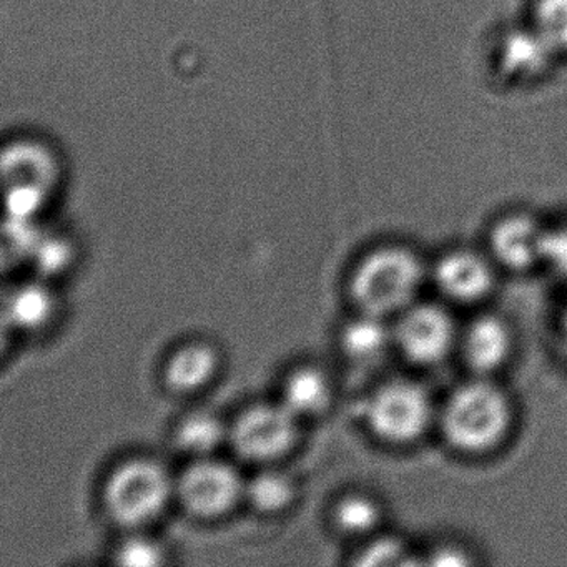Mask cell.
I'll use <instances>...</instances> for the list:
<instances>
[{
  "instance_id": "cell-1",
  "label": "cell",
  "mask_w": 567,
  "mask_h": 567,
  "mask_svg": "<svg viewBox=\"0 0 567 567\" xmlns=\"http://www.w3.org/2000/svg\"><path fill=\"white\" fill-rule=\"evenodd\" d=\"M441 430L454 450L486 453L503 443L513 424L509 398L481 377L461 384L441 410Z\"/></svg>"
},
{
  "instance_id": "cell-13",
  "label": "cell",
  "mask_w": 567,
  "mask_h": 567,
  "mask_svg": "<svg viewBox=\"0 0 567 567\" xmlns=\"http://www.w3.org/2000/svg\"><path fill=\"white\" fill-rule=\"evenodd\" d=\"M217 368L218 354L210 344H185L165 364V383L177 393H194L215 377Z\"/></svg>"
},
{
  "instance_id": "cell-20",
  "label": "cell",
  "mask_w": 567,
  "mask_h": 567,
  "mask_svg": "<svg viewBox=\"0 0 567 567\" xmlns=\"http://www.w3.org/2000/svg\"><path fill=\"white\" fill-rule=\"evenodd\" d=\"M115 563L127 567H154L165 563L161 544L148 537L135 536L124 540L115 550Z\"/></svg>"
},
{
  "instance_id": "cell-8",
  "label": "cell",
  "mask_w": 567,
  "mask_h": 567,
  "mask_svg": "<svg viewBox=\"0 0 567 567\" xmlns=\"http://www.w3.org/2000/svg\"><path fill=\"white\" fill-rule=\"evenodd\" d=\"M185 509L198 517L228 513L245 494V483L235 467L210 457L195 460L175 483Z\"/></svg>"
},
{
  "instance_id": "cell-16",
  "label": "cell",
  "mask_w": 567,
  "mask_h": 567,
  "mask_svg": "<svg viewBox=\"0 0 567 567\" xmlns=\"http://www.w3.org/2000/svg\"><path fill=\"white\" fill-rule=\"evenodd\" d=\"M524 21L560 61H567V0H529Z\"/></svg>"
},
{
  "instance_id": "cell-24",
  "label": "cell",
  "mask_w": 567,
  "mask_h": 567,
  "mask_svg": "<svg viewBox=\"0 0 567 567\" xmlns=\"http://www.w3.org/2000/svg\"><path fill=\"white\" fill-rule=\"evenodd\" d=\"M560 324H563V328H560V330H563L564 343H566L567 348V307L566 310H564L563 321H560Z\"/></svg>"
},
{
  "instance_id": "cell-15",
  "label": "cell",
  "mask_w": 567,
  "mask_h": 567,
  "mask_svg": "<svg viewBox=\"0 0 567 567\" xmlns=\"http://www.w3.org/2000/svg\"><path fill=\"white\" fill-rule=\"evenodd\" d=\"M230 436V430H227L220 417L212 413L188 414L175 431V443L185 453L190 456L210 457L212 453Z\"/></svg>"
},
{
  "instance_id": "cell-22",
  "label": "cell",
  "mask_w": 567,
  "mask_h": 567,
  "mask_svg": "<svg viewBox=\"0 0 567 567\" xmlns=\"http://www.w3.org/2000/svg\"><path fill=\"white\" fill-rule=\"evenodd\" d=\"M71 247L65 241L58 240V238L41 241L32 248L35 264L42 271H49V274H58L62 268L68 267L69 261H71Z\"/></svg>"
},
{
  "instance_id": "cell-14",
  "label": "cell",
  "mask_w": 567,
  "mask_h": 567,
  "mask_svg": "<svg viewBox=\"0 0 567 567\" xmlns=\"http://www.w3.org/2000/svg\"><path fill=\"white\" fill-rule=\"evenodd\" d=\"M331 383L317 368L305 367L293 371L281 388V403L298 417L318 416L331 403Z\"/></svg>"
},
{
  "instance_id": "cell-17",
  "label": "cell",
  "mask_w": 567,
  "mask_h": 567,
  "mask_svg": "<svg viewBox=\"0 0 567 567\" xmlns=\"http://www.w3.org/2000/svg\"><path fill=\"white\" fill-rule=\"evenodd\" d=\"M55 298L48 287L28 284L19 287L9 301V317L22 330H38L54 315Z\"/></svg>"
},
{
  "instance_id": "cell-4",
  "label": "cell",
  "mask_w": 567,
  "mask_h": 567,
  "mask_svg": "<svg viewBox=\"0 0 567 567\" xmlns=\"http://www.w3.org/2000/svg\"><path fill=\"white\" fill-rule=\"evenodd\" d=\"M433 417V400L426 388L414 380L381 384L367 404L368 426L384 443H414L426 433Z\"/></svg>"
},
{
  "instance_id": "cell-5",
  "label": "cell",
  "mask_w": 567,
  "mask_h": 567,
  "mask_svg": "<svg viewBox=\"0 0 567 567\" xmlns=\"http://www.w3.org/2000/svg\"><path fill=\"white\" fill-rule=\"evenodd\" d=\"M396 318L394 348L411 363H441L460 341L453 317L440 305L416 301Z\"/></svg>"
},
{
  "instance_id": "cell-10",
  "label": "cell",
  "mask_w": 567,
  "mask_h": 567,
  "mask_svg": "<svg viewBox=\"0 0 567 567\" xmlns=\"http://www.w3.org/2000/svg\"><path fill=\"white\" fill-rule=\"evenodd\" d=\"M433 280L437 290L450 300L473 303L486 297L493 288V265L476 251H450L437 260Z\"/></svg>"
},
{
  "instance_id": "cell-21",
  "label": "cell",
  "mask_w": 567,
  "mask_h": 567,
  "mask_svg": "<svg viewBox=\"0 0 567 567\" xmlns=\"http://www.w3.org/2000/svg\"><path fill=\"white\" fill-rule=\"evenodd\" d=\"M408 556L406 547L396 537H380L368 544L367 549L358 557L360 566H390V564L403 563Z\"/></svg>"
},
{
  "instance_id": "cell-11",
  "label": "cell",
  "mask_w": 567,
  "mask_h": 567,
  "mask_svg": "<svg viewBox=\"0 0 567 567\" xmlns=\"http://www.w3.org/2000/svg\"><path fill=\"white\" fill-rule=\"evenodd\" d=\"M457 343L467 367L480 377H487L506 363L513 348V337L499 318L481 317L460 334Z\"/></svg>"
},
{
  "instance_id": "cell-19",
  "label": "cell",
  "mask_w": 567,
  "mask_h": 567,
  "mask_svg": "<svg viewBox=\"0 0 567 567\" xmlns=\"http://www.w3.org/2000/svg\"><path fill=\"white\" fill-rule=\"evenodd\" d=\"M334 524L347 534H368L381 519V507L373 497L348 494L334 506Z\"/></svg>"
},
{
  "instance_id": "cell-3",
  "label": "cell",
  "mask_w": 567,
  "mask_h": 567,
  "mask_svg": "<svg viewBox=\"0 0 567 567\" xmlns=\"http://www.w3.org/2000/svg\"><path fill=\"white\" fill-rule=\"evenodd\" d=\"M174 491L175 483L162 464L137 457L121 464L109 477L105 507L118 524L144 526L164 513Z\"/></svg>"
},
{
  "instance_id": "cell-23",
  "label": "cell",
  "mask_w": 567,
  "mask_h": 567,
  "mask_svg": "<svg viewBox=\"0 0 567 567\" xmlns=\"http://www.w3.org/2000/svg\"><path fill=\"white\" fill-rule=\"evenodd\" d=\"M544 264L549 265L560 280L567 284V221L554 228H547L546 257Z\"/></svg>"
},
{
  "instance_id": "cell-18",
  "label": "cell",
  "mask_w": 567,
  "mask_h": 567,
  "mask_svg": "<svg viewBox=\"0 0 567 567\" xmlns=\"http://www.w3.org/2000/svg\"><path fill=\"white\" fill-rule=\"evenodd\" d=\"M293 480L277 470L258 473L245 484V496L261 513L275 514L287 509L295 499Z\"/></svg>"
},
{
  "instance_id": "cell-6",
  "label": "cell",
  "mask_w": 567,
  "mask_h": 567,
  "mask_svg": "<svg viewBox=\"0 0 567 567\" xmlns=\"http://www.w3.org/2000/svg\"><path fill=\"white\" fill-rule=\"evenodd\" d=\"M298 417L281 401L255 404L230 427L235 451L248 461H275L297 443Z\"/></svg>"
},
{
  "instance_id": "cell-9",
  "label": "cell",
  "mask_w": 567,
  "mask_h": 567,
  "mask_svg": "<svg viewBox=\"0 0 567 567\" xmlns=\"http://www.w3.org/2000/svg\"><path fill=\"white\" fill-rule=\"evenodd\" d=\"M547 228L533 215L516 212L504 215L491 228L489 245L494 260L514 271L544 264Z\"/></svg>"
},
{
  "instance_id": "cell-12",
  "label": "cell",
  "mask_w": 567,
  "mask_h": 567,
  "mask_svg": "<svg viewBox=\"0 0 567 567\" xmlns=\"http://www.w3.org/2000/svg\"><path fill=\"white\" fill-rule=\"evenodd\" d=\"M341 344L351 361L360 367H374L394 347L393 327H388L386 318L361 313L344 328Z\"/></svg>"
},
{
  "instance_id": "cell-2",
  "label": "cell",
  "mask_w": 567,
  "mask_h": 567,
  "mask_svg": "<svg viewBox=\"0 0 567 567\" xmlns=\"http://www.w3.org/2000/svg\"><path fill=\"white\" fill-rule=\"evenodd\" d=\"M424 270L404 247L388 245L368 254L351 278V297L361 313L390 318L416 303Z\"/></svg>"
},
{
  "instance_id": "cell-7",
  "label": "cell",
  "mask_w": 567,
  "mask_h": 567,
  "mask_svg": "<svg viewBox=\"0 0 567 567\" xmlns=\"http://www.w3.org/2000/svg\"><path fill=\"white\" fill-rule=\"evenodd\" d=\"M491 59L497 78L514 87L543 84L563 62L526 21L507 25L494 38Z\"/></svg>"
}]
</instances>
